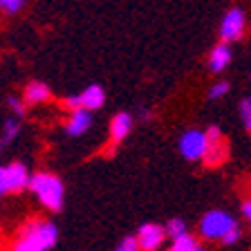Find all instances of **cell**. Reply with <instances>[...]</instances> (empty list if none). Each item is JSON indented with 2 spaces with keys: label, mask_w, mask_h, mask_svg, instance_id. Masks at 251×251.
<instances>
[{
  "label": "cell",
  "mask_w": 251,
  "mask_h": 251,
  "mask_svg": "<svg viewBox=\"0 0 251 251\" xmlns=\"http://www.w3.org/2000/svg\"><path fill=\"white\" fill-rule=\"evenodd\" d=\"M117 251H139V245H137V238L135 235H128L121 240V245L117 247Z\"/></svg>",
  "instance_id": "20"
},
{
  "label": "cell",
  "mask_w": 251,
  "mask_h": 251,
  "mask_svg": "<svg viewBox=\"0 0 251 251\" xmlns=\"http://www.w3.org/2000/svg\"><path fill=\"white\" fill-rule=\"evenodd\" d=\"M27 0H0V11L5 14H18L25 7Z\"/></svg>",
  "instance_id": "18"
},
{
  "label": "cell",
  "mask_w": 251,
  "mask_h": 251,
  "mask_svg": "<svg viewBox=\"0 0 251 251\" xmlns=\"http://www.w3.org/2000/svg\"><path fill=\"white\" fill-rule=\"evenodd\" d=\"M240 235H242V229H240V226H235V229L226 235L225 240H222V245H235V242L240 240Z\"/></svg>",
  "instance_id": "23"
},
{
  "label": "cell",
  "mask_w": 251,
  "mask_h": 251,
  "mask_svg": "<svg viewBox=\"0 0 251 251\" xmlns=\"http://www.w3.org/2000/svg\"><path fill=\"white\" fill-rule=\"evenodd\" d=\"M63 105H65V108H70V110H76V108H81V101H78V94H74V97H68V99L63 101Z\"/></svg>",
  "instance_id": "24"
},
{
  "label": "cell",
  "mask_w": 251,
  "mask_h": 251,
  "mask_svg": "<svg viewBox=\"0 0 251 251\" xmlns=\"http://www.w3.org/2000/svg\"><path fill=\"white\" fill-rule=\"evenodd\" d=\"M90 126H92V110L88 108L70 110V119L65 121V132L70 137H81L83 132L90 130Z\"/></svg>",
  "instance_id": "8"
},
{
  "label": "cell",
  "mask_w": 251,
  "mask_h": 251,
  "mask_svg": "<svg viewBox=\"0 0 251 251\" xmlns=\"http://www.w3.org/2000/svg\"><path fill=\"white\" fill-rule=\"evenodd\" d=\"M18 238L29 242V245H34L36 249L47 251L56 245L58 229L54 222H50V220H29V222L23 225V229L18 231Z\"/></svg>",
  "instance_id": "3"
},
{
  "label": "cell",
  "mask_w": 251,
  "mask_h": 251,
  "mask_svg": "<svg viewBox=\"0 0 251 251\" xmlns=\"http://www.w3.org/2000/svg\"><path fill=\"white\" fill-rule=\"evenodd\" d=\"M137 245H139V251H157L166 240V231L164 226L155 225V222H146L141 225L135 233Z\"/></svg>",
  "instance_id": "6"
},
{
  "label": "cell",
  "mask_w": 251,
  "mask_h": 251,
  "mask_svg": "<svg viewBox=\"0 0 251 251\" xmlns=\"http://www.w3.org/2000/svg\"><path fill=\"white\" fill-rule=\"evenodd\" d=\"M130 130H132V117L128 112H119V115L112 117V121H110V139H112V144H121L126 137L130 135Z\"/></svg>",
  "instance_id": "10"
},
{
  "label": "cell",
  "mask_w": 251,
  "mask_h": 251,
  "mask_svg": "<svg viewBox=\"0 0 251 251\" xmlns=\"http://www.w3.org/2000/svg\"><path fill=\"white\" fill-rule=\"evenodd\" d=\"M238 110H240V119H242V124H245V128L251 132V97L242 99Z\"/></svg>",
  "instance_id": "17"
},
{
  "label": "cell",
  "mask_w": 251,
  "mask_h": 251,
  "mask_svg": "<svg viewBox=\"0 0 251 251\" xmlns=\"http://www.w3.org/2000/svg\"><path fill=\"white\" fill-rule=\"evenodd\" d=\"M235 226H240V225H238V220L233 215L226 213V211L213 209L209 213H204L202 220H200V235H202L204 240L222 242Z\"/></svg>",
  "instance_id": "2"
},
{
  "label": "cell",
  "mask_w": 251,
  "mask_h": 251,
  "mask_svg": "<svg viewBox=\"0 0 251 251\" xmlns=\"http://www.w3.org/2000/svg\"><path fill=\"white\" fill-rule=\"evenodd\" d=\"M9 193V188H7V175H5V166H0V195Z\"/></svg>",
  "instance_id": "25"
},
{
  "label": "cell",
  "mask_w": 251,
  "mask_h": 251,
  "mask_svg": "<svg viewBox=\"0 0 251 251\" xmlns=\"http://www.w3.org/2000/svg\"><path fill=\"white\" fill-rule=\"evenodd\" d=\"M245 27H247V18H245V11L233 7L225 14L222 23H220V38L225 43L231 41H238V38L245 34Z\"/></svg>",
  "instance_id": "5"
},
{
  "label": "cell",
  "mask_w": 251,
  "mask_h": 251,
  "mask_svg": "<svg viewBox=\"0 0 251 251\" xmlns=\"http://www.w3.org/2000/svg\"><path fill=\"white\" fill-rule=\"evenodd\" d=\"M11 251H41V249H36L34 245H29V242L21 240V238H16V242H14V247H11Z\"/></svg>",
  "instance_id": "22"
},
{
  "label": "cell",
  "mask_w": 251,
  "mask_h": 251,
  "mask_svg": "<svg viewBox=\"0 0 251 251\" xmlns=\"http://www.w3.org/2000/svg\"><path fill=\"white\" fill-rule=\"evenodd\" d=\"M229 90H231L229 81H218L215 85H211L209 97H211V99H222L225 94H229Z\"/></svg>",
  "instance_id": "19"
},
{
  "label": "cell",
  "mask_w": 251,
  "mask_h": 251,
  "mask_svg": "<svg viewBox=\"0 0 251 251\" xmlns=\"http://www.w3.org/2000/svg\"><path fill=\"white\" fill-rule=\"evenodd\" d=\"M5 175H7V188L9 193H21L29 186V171L23 162H14L9 166H5Z\"/></svg>",
  "instance_id": "7"
},
{
  "label": "cell",
  "mask_w": 251,
  "mask_h": 251,
  "mask_svg": "<svg viewBox=\"0 0 251 251\" xmlns=\"http://www.w3.org/2000/svg\"><path fill=\"white\" fill-rule=\"evenodd\" d=\"M50 97H52V90L47 88L45 83H41V81H31V83L25 88V92H23V101H25L27 105L45 103Z\"/></svg>",
  "instance_id": "12"
},
{
  "label": "cell",
  "mask_w": 251,
  "mask_h": 251,
  "mask_svg": "<svg viewBox=\"0 0 251 251\" xmlns=\"http://www.w3.org/2000/svg\"><path fill=\"white\" fill-rule=\"evenodd\" d=\"M225 157H226V146H225V141H222V137H220V139L209 141V148L204 152L202 162L206 166H218V164L225 162Z\"/></svg>",
  "instance_id": "13"
},
{
  "label": "cell",
  "mask_w": 251,
  "mask_h": 251,
  "mask_svg": "<svg viewBox=\"0 0 251 251\" xmlns=\"http://www.w3.org/2000/svg\"><path fill=\"white\" fill-rule=\"evenodd\" d=\"M78 101H81V108H88V110H99L103 108L105 103V90L101 85H88L83 92L78 94Z\"/></svg>",
  "instance_id": "11"
},
{
  "label": "cell",
  "mask_w": 251,
  "mask_h": 251,
  "mask_svg": "<svg viewBox=\"0 0 251 251\" xmlns=\"http://www.w3.org/2000/svg\"><path fill=\"white\" fill-rule=\"evenodd\" d=\"M164 231H166V238H168V240H177V238H182V235L188 233L186 225H184V220H179V218L168 220L166 225H164Z\"/></svg>",
  "instance_id": "16"
},
{
  "label": "cell",
  "mask_w": 251,
  "mask_h": 251,
  "mask_svg": "<svg viewBox=\"0 0 251 251\" xmlns=\"http://www.w3.org/2000/svg\"><path fill=\"white\" fill-rule=\"evenodd\" d=\"M7 105H9L11 112H16L18 117L25 112V101H21L18 97H9V99H7Z\"/></svg>",
  "instance_id": "21"
},
{
  "label": "cell",
  "mask_w": 251,
  "mask_h": 251,
  "mask_svg": "<svg viewBox=\"0 0 251 251\" xmlns=\"http://www.w3.org/2000/svg\"><path fill=\"white\" fill-rule=\"evenodd\" d=\"M31 193L41 200V204L50 211H61L63 209V200H65V186H63L61 177L52 175V173H36L29 177Z\"/></svg>",
  "instance_id": "1"
},
{
  "label": "cell",
  "mask_w": 251,
  "mask_h": 251,
  "mask_svg": "<svg viewBox=\"0 0 251 251\" xmlns=\"http://www.w3.org/2000/svg\"><path fill=\"white\" fill-rule=\"evenodd\" d=\"M242 215H245V220H249L251 222V200L242 202Z\"/></svg>",
  "instance_id": "26"
},
{
  "label": "cell",
  "mask_w": 251,
  "mask_h": 251,
  "mask_svg": "<svg viewBox=\"0 0 251 251\" xmlns=\"http://www.w3.org/2000/svg\"><path fill=\"white\" fill-rule=\"evenodd\" d=\"M231 58H233V54H231V47L229 43H218V45L211 50L209 54V70L213 74H220V72H225L226 68H229V63Z\"/></svg>",
  "instance_id": "9"
},
{
  "label": "cell",
  "mask_w": 251,
  "mask_h": 251,
  "mask_svg": "<svg viewBox=\"0 0 251 251\" xmlns=\"http://www.w3.org/2000/svg\"><path fill=\"white\" fill-rule=\"evenodd\" d=\"M166 251H202V245H200V240H195L193 235L186 233L182 238H177V240H173V245Z\"/></svg>",
  "instance_id": "15"
},
{
  "label": "cell",
  "mask_w": 251,
  "mask_h": 251,
  "mask_svg": "<svg viewBox=\"0 0 251 251\" xmlns=\"http://www.w3.org/2000/svg\"><path fill=\"white\" fill-rule=\"evenodd\" d=\"M18 135H21V121L18 119H7L5 121V130H2V135H0V148H7Z\"/></svg>",
  "instance_id": "14"
},
{
  "label": "cell",
  "mask_w": 251,
  "mask_h": 251,
  "mask_svg": "<svg viewBox=\"0 0 251 251\" xmlns=\"http://www.w3.org/2000/svg\"><path fill=\"white\" fill-rule=\"evenodd\" d=\"M209 148V137L206 130H198V128H191L179 137V152H182L184 159L188 162H200Z\"/></svg>",
  "instance_id": "4"
}]
</instances>
